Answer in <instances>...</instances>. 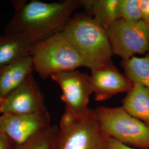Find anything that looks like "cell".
<instances>
[{
    "instance_id": "cell-5",
    "label": "cell",
    "mask_w": 149,
    "mask_h": 149,
    "mask_svg": "<svg viewBox=\"0 0 149 149\" xmlns=\"http://www.w3.org/2000/svg\"><path fill=\"white\" fill-rule=\"evenodd\" d=\"M94 110L102 130L109 138L129 146L149 149V127L122 107H98Z\"/></svg>"
},
{
    "instance_id": "cell-17",
    "label": "cell",
    "mask_w": 149,
    "mask_h": 149,
    "mask_svg": "<svg viewBox=\"0 0 149 149\" xmlns=\"http://www.w3.org/2000/svg\"><path fill=\"white\" fill-rule=\"evenodd\" d=\"M119 18L128 22L142 20L139 0H119Z\"/></svg>"
},
{
    "instance_id": "cell-7",
    "label": "cell",
    "mask_w": 149,
    "mask_h": 149,
    "mask_svg": "<svg viewBox=\"0 0 149 149\" xmlns=\"http://www.w3.org/2000/svg\"><path fill=\"white\" fill-rule=\"evenodd\" d=\"M51 79L60 86L61 100L65 105V112L80 117L90 111L88 104L93 93L90 77L77 70L53 74Z\"/></svg>"
},
{
    "instance_id": "cell-13",
    "label": "cell",
    "mask_w": 149,
    "mask_h": 149,
    "mask_svg": "<svg viewBox=\"0 0 149 149\" xmlns=\"http://www.w3.org/2000/svg\"><path fill=\"white\" fill-rule=\"evenodd\" d=\"M123 108L130 115L149 127V90L139 83H133L132 88L122 100Z\"/></svg>"
},
{
    "instance_id": "cell-8",
    "label": "cell",
    "mask_w": 149,
    "mask_h": 149,
    "mask_svg": "<svg viewBox=\"0 0 149 149\" xmlns=\"http://www.w3.org/2000/svg\"><path fill=\"white\" fill-rule=\"evenodd\" d=\"M47 110L43 93L32 74L0 103L2 114H31Z\"/></svg>"
},
{
    "instance_id": "cell-4",
    "label": "cell",
    "mask_w": 149,
    "mask_h": 149,
    "mask_svg": "<svg viewBox=\"0 0 149 149\" xmlns=\"http://www.w3.org/2000/svg\"><path fill=\"white\" fill-rule=\"evenodd\" d=\"M110 138L102 130L94 109L76 117L64 112L54 149H108Z\"/></svg>"
},
{
    "instance_id": "cell-10",
    "label": "cell",
    "mask_w": 149,
    "mask_h": 149,
    "mask_svg": "<svg viewBox=\"0 0 149 149\" xmlns=\"http://www.w3.org/2000/svg\"><path fill=\"white\" fill-rule=\"evenodd\" d=\"M91 82L96 101H104L120 93H128L133 82L113 64L91 70Z\"/></svg>"
},
{
    "instance_id": "cell-14",
    "label": "cell",
    "mask_w": 149,
    "mask_h": 149,
    "mask_svg": "<svg viewBox=\"0 0 149 149\" xmlns=\"http://www.w3.org/2000/svg\"><path fill=\"white\" fill-rule=\"evenodd\" d=\"M119 0H83V8L106 30L119 19Z\"/></svg>"
},
{
    "instance_id": "cell-18",
    "label": "cell",
    "mask_w": 149,
    "mask_h": 149,
    "mask_svg": "<svg viewBox=\"0 0 149 149\" xmlns=\"http://www.w3.org/2000/svg\"><path fill=\"white\" fill-rule=\"evenodd\" d=\"M142 20L149 24V0H139Z\"/></svg>"
},
{
    "instance_id": "cell-3",
    "label": "cell",
    "mask_w": 149,
    "mask_h": 149,
    "mask_svg": "<svg viewBox=\"0 0 149 149\" xmlns=\"http://www.w3.org/2000/svg\"><path fill=\"white\" fill-rule=\"evenodd\" d=\"M29 54L34 71L43 79L58 73L85 67L79 54L62 32L34 43Z\"/></svg>"
},
{
    "instance_id": "cell-15",
    "label": "cell",
    "mask_w": 149,
    "mask_h": 149,
    "mask_svg": "<svg viewBox=\"0 0 149 149\" xmlns=\"http://www.w3.org/2000/svg\"><path fill=\"white\" fill-rule=\"evenodd\" d=\"M124 74L133 83H139L149 90V52L143 57L133 56L121 63Z\"/></svg>"
},
{
    "instance_id": "cell-9",
    "label": "cell",
    "mask_w": 149,
    "mask_h": 149,
    "mask_svg": "<svg viewBox=\"0 0 149 149\" xmlns=\"http://www.w3.org/2000/svg\"><path fill=\"white\" fill-rule=\"evenodd\" d=\"M51 125L48 110L31 114L0 116V132L6 134L15 144L25 142Z\"/></svg>"
},
{
    "instance_id": "cell-11",
    "label": "cell",
    "mask_w": 149,
    "mask_h": 149,
    "mask_svg": "<svg viewBox=\"0 0 149 149\" xmlns=\"http://www.w3.org/2000/svg\"><path fill=\"white\" fill-rule=\"evenodd\" d=\"M34 72L29 53L0 69V98L3 99Z\"/></svg>"
},
{
    "instance_id": "cell-12",
    "label": "cell",
    "mask_w": 149,
    "mask_h": 149,
    "mask_svg": "<svg viewBox=\"0 0 149 149\" xmlns=\"http://www.w3.org/2000/svg\"><path fill=\"white\" fill-rule=\"evenodd\" d=\"M37 42L27 35L7 33L0 37V69L19 59L29 51Z\"/></svg>"
},
{
    "instance_id": "cell-2",
    "label": "cell",
    "mask_w": 149,
    "mask_h": 149,
    "mask_svg": "<svg viewBox=\"0 0 149 149\" xmlns=\"http://www.w3.org/2000/svg\"><path fill=\"white\" fill-rule=\"evenodd\" d=\"M62 33L86 68L95 69L113 64L114 54L107 31L87 12L75 13Z\"/></svg>"
},
{
    "instance_id": "cell-1",
    "label": "cell",
    "mask_w": 149,
    "mask_h": 149,
    "mask_svg": "<svg viewBox=\"0 0 149 149\" xmlns=\"http://www.w3.org/2000/svg\"><path fill=\"white\" fill-rule=\"evenodd\" d=\"M14 13L5 33H17L33 38L37 42L61 33L72 16L83 8V0L45 2L16 0L12 2Z\"/></svg>"
},
{
    "instance_id": "cell-20",
    "label": "cell",
    "mask_w": 149,
    "mask_h": 149,
    "mask_svg": "<svg viewBox=\"0 0 149 149\" xmlns=\"http://www.w3.org/2000/svg\"><path fill=\"white\" fill-rule=\"evenodd\" d=\"M108 149H136L122 144L116 139L110 138Z\"/></svg>"
},
{
    "instance_id": "cell-19",
    "label": "cell",
    "mask_w": 149,
    "mask_h": 149,
    "mask_svg": "<svg viewBox=\"0 0 149 149\" xmlns=\"http://www.w3.org/2000/svg\"><path fill=\"white\" fill-rule=\"evenodd\" d=\"M15 144L6 134L0 132V149H13Z\"/></svg>"
},
{
    "instance_id": "cell-16",
    "label": "cell",
    "mask_w": 149,
    "mask_h": 149,
    "mask_svg": "<svg viewBox=\"0 0 149 149\" xmlns=\"http://www.w3.org/2000/svg\"><path fill=\"white\" fill-rule=\"evenodd\" d=\"M58 132V125H51L25 142L15 144L13 149H54Z\"/></svg>"
},
{
    "instance_id": "cell-6",
    "label": "cell",
    "mask_w": 149,
    "mask_h": 149,
    "mask_svg": "<svg viewBox=\"0 0 149 149\" xmlns=\"http://www.w3.org/2000/svg\"><path fill=\"white\" fill-rule=\"evenodd\" d=\"M107 32L113 54L123 60L149 52V24L143 20L128 22L119 19Z\"/></svg>"
},
{
    "instance_id": "cell-22",
    "label": "cell",
    "mask_w": 149,
    "mask_h": 149,
    "mask_svg": "<svg viewBox=\"0 0 149 149\" xmlns=\"http://www.w3.org/2000/svg\"><path fill=\"white\" fill-rule=\"evenodd\" d=\"M0 22H1V17H0ZM1 35L0 34V37H1Z\"/></svg>"
},
{
    "instance_id": "cell-21",
    "label": "cell",
    "mask_w": 149,
    "mask_h": 149,
    "mask_svg": "<svg viewBox=\"0 0 149 149\" xmlns=\"http://www.w3.org/2000/svg\"><path fill=\"white\" fill-rule=\"evenodd\" d=\"M2 100H3V99H2V98H0V103H1V102L2 101Z\"/></svg>"
}]
</instances>
